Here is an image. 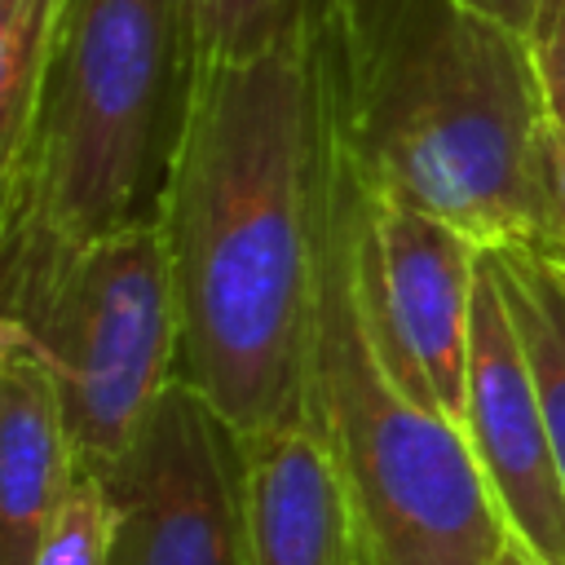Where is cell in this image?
Wrapping results in <instances>:
<instances>
[{
	"label": "cell",
	"mask_w": 565,
	"mask_h": 565,
	"mask_svg": "<svg viewBox=\"0 0 565 565\" xmlns=\"http://www.w3.org/2000/svg\"><path fill=\"white\" fill-rule=\"evenodd\" d=\"M353 185L335 4L247 57L194 62L159 190L181 380L238 441L313 415L318 331Z\"/></svg>",
	"instance_id": "obj_1"
},
{
	"label": "cell",
	"mask_w": 565,
	"mask_h": 565,
	"mask_svg": "<svg viewBox=\"0 0 565 565\" xmlns=\"http://www.w3.org/2000/svg\"><path fill=\"white\" fill-rule=\"evenodd\" d=\"M340 110L366 194L481 247H552L534 177L547 119L525 31L472 0H331Z\"/></svg>",
	"instance_id": "obj_2"
},
{
	"label": "cell",
	"mask_w": 565,
	"mask_h": 565,
	"mask_svg": "<svg viewBox=\"0 0 565 565\" xmlns=\"http://www.w3.org/2000/svg\"><path fill=\"white\" fill-rule=\"evenodd\" d=\"M185 0H71L35 132L0 185V282L18 313L102 234L154 212L190 88Z\"/></svg>",
	"instance_id": "obj_3"
},
{
	"label": "cell",
	"mask_w": 565,
	"mask_h": 565,
	"mask_svg": "<svg viewBox=\"0 0 565 565\" xmlns=\"http://www.w3.org/2000/svg\"><path fill=\"white\" fill-rule=\"evenodd\" d=\"M358 194L353 172L327 274L313 406L344 468L362 565H499L512 530L468 433L415 402L366 335L353 287Z\"/></svg>",
	"instance_id": "obj_4"
},
{
	"label": "cell",
	"mask_w": 565,
	"mask_h": 565,
	"mask_svg": "<svg viewBox=\"0 0 565 565\" xmlns=\"http://www.w3.org/2000/svg\"><path fill=\"white\" fill-rule=\"evenodd\" d=\"M49 358L79 463L106 477L181 380V313L159 212L128 221L66 260L18 313Z\"/></svg>",
	"instance_id": "obj_5"
},
{
	"label": "cell",
	"mask_w": 565,
	"mask_h": 565,
	"mask_svg": "<svg viewBox=\"0 0 565 565\" xmlns=\"http://www.w3.org/2000/svg\"><path fill=\"white\" fill-rule=\"evenodd\" d=\"M362 190V181H358ZM481 243L419 207L358 194L353 287L388 375L463 428Z\"/></svg>",
	"instance_id": "obj_6"
},
{
	"label": "cell",
	"mask_w": 565,
	"mask_h": 565,
	"mask_svg": "<svg viewBox=\"0 0 565 565\" xmlns=\"http://www.w3.org/2000/svg\"><path fill=\"white\" fill-rule=\"evenodd\" d=\"M102 486L115 503L110 565H247L243 441L185 380Z\"/></svg>",
	"instance_id": "obj_7"
},
{
	"label": "cell",
	"mask_w": 565,
	"mask_h": 565,
	"mask_svg": "<svg viewBox=\"0 0 565 565\" xmlns=\"http://www.w3.org/2000/svg\"><path fill=\"white\" fill-rule=\"evenodd\" d=\"M463 433L512 539H521L547 565H565V477L530 375V358L486 247L472 300Z\"/></svg>",
	"instance_id": "obj_8"
},
{
	"label": "cell",
	"mask_w": 565,
	"mask_h": 565,
	"mask_svg": "<svg viewBox=\"0 0 565 565\" xmlns=\"http://www.w3.org/2000/svg\"><path fill=\"white\" fill-rule=\"evenodd\" d=\"M247 565H362L344 468L313 415L243 441Z\"/></svg>",
	"instance_id": "obj_9"
},
{
	"label": "cell",
	"mask_w": 565,
	"mask_h": 565,
	"mask_svg": "<svg viewBox=\"0 0 565 565\" xmlns=\"http://www.w3.org/2000/svg\"><path fill=\"white\" fill-rule=\"evenodd\" d=\"M79 468L49 358L22 327L0 322V565H35Z\"/></svg>",
	"instance_id": "obj_10"
},
{
	"label": "cell",
	"mask_w": 565,
	"mask_h": 565,
	"mask_svg": "<svg viewBox=\"0 0 565 565\" xmlns=\"http://www.w3.org/2000/svg\"><path fill=\"white\" fill-rule=\"evenodd\" d=\"M486 252L530 358V375L565 477V252L543 243H499Z\"/></svg>",
	"instance_id": "obj_11"
},
{
	"label": "cell",
	"mask_w": 565,
	"mask_h": 565,
	"mask_svg": "<svg viewBox=\"0 0 565 565\" xmlns=\"http://www.w3.org/2000/svg\"><path fill=\"white\" fill-rule=\"evenodd\" d=\"M71 0H0V185L18 177Z\"/></svg>",
	"instance_id": "obj_12"
},
{
	"label": "cell",
	"mask_w": 565,
	"mask_h": 565,
	"mask_svg": "<svg viewBox=\"0 0 565 565\" xmlns=\"http://www.w3.org/2000/svg\"><path fill=\"white\" fill-rule=\"evenodd\" d=\"M309 0H185L194 62L247 57L300 18Z\"/></svg>",
	"instance_id": "obj_13"
},
{
	"label": "cell",
	"mask_w": 565,
	"mask_h": 565,
	"mask_svg": "<svg viewBox=\"0 0 565 565\" xmlns=\"http://www.w3.org/2000/svg\"><path fill=\"white\" fill-rule=\"evenodd\" d=\"M110 547H115V503L102 477L79 468L53 512L35 565H110Z\"/></svg>",
	"instance_id": "obj_14"
},
{
	"label": "cell",
	"mask_w": 565,
	"mask_h": 565,
	"mask_svg": "<svg viewBox=\"0 0 565 565\" xmlns=\"http://www.w3.org/2000/svg\"><path fill=\"white\" fill-rule=\"evenodd\" d=\"M525 40H530V62L539 75L543 110L552 124L565 128V0H539Z\"/></svg>",
	"instance_id": "obj_15"
},
{
	"label": "cell",
	"mask_w": 565,
	"mask_h": 565,
	"mask_svg": "<svg viewBox=\"0 0 565 565\" xmlns=\"http://www.w3.org/2000/svg\"><path fill=\"white\" fill-rule=\"evenodd\" d=\"M534 177L547 203V225H552V247L565 252V128L543 119L539 141H534Z\"/></svg>",
	"instance_id": "obj_16"
},
{
	"label": "cell",
	"mask_w": 565,
	"mask_h": 565,
	"mask_svg": "<svg viewBox=\"0 0 565 565\" xmlns=\"http://www.w3.org/2000/svg\"><path fill=\"white\" fill-rule=\"evenodd\" d=\"M472 4L490 9L494 18H503V22L516 26V31H530V18H534V9H539V0H472Z\"/></svg>",
	"instance_id": "obj_17"
},
{
	"label": "cell",
	"mask_w": 565,
	"mask_h": 565,
	"mask_svg": "<svg viewBox=\"0 0 565 565\" xmlns=\"http://www.w3.org/2000/svg\"><path fill=\"white\" fill-rule=\"evenodd\" d=\"M499 565H547L539 552H530L521 539H508V547H503V556H499Z\"/></svg>",
	"instance_id": "obj_18"
}]
</instances>
